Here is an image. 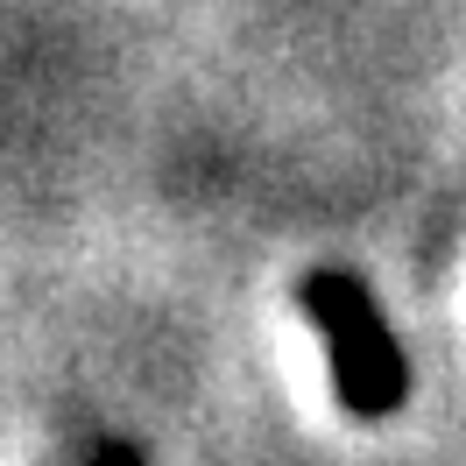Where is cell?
<instances>
[{
  "instance_id": "7a4b0ae2",
  "label": "cell",
  "mask_w": 466,
  "mask_h": 466,
  "mask_svg": "<svg viewBox=\"0 0 466 466\" xmlns=\"http://www.w3.org/2000/svg\"><path fill=\"white\" fill-rule=\"evenodd\" d=\"M92 466H142V445H127V438H99V445H92Z\"/></svg>"
},
{
  "instance_id": "6da1fadb",
  "label": "cell",
  "mask_w": 466,
  "mask_h": 466,
  "mask_svg": "<svg viewBox=\"0 0 466 466\" xmlns=\"http://www.w3.org/2000/svg\"><path fill=\"white\" fill-rule=\"evenodd\" d=\"M297 304H304V319L319 325L325 360H332V389H339V403H347L353 417L403 410V396H410L403 347H396V332H389L375 290H368L360 276H347V268H311V276L297 283Z\"/></svg>"
}]
</instances>
